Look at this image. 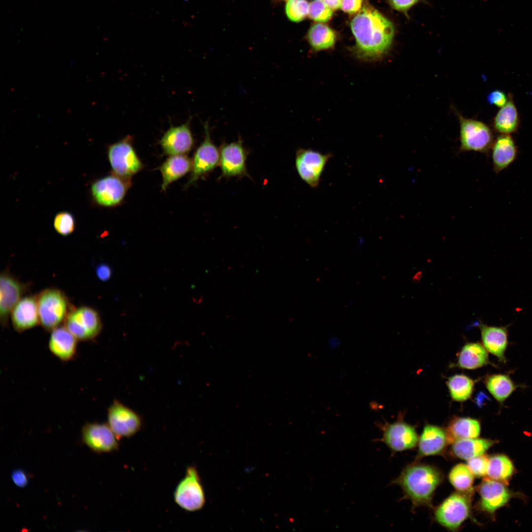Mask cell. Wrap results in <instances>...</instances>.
<instances>
[{
    "label": "cell",
    "mask_w": 532,
    "mask_h": 532,
    "mask_svg": "<svg viewBox=\"0 0 532 532\" xmlns=\"http://www.w3.org/2000/svg\"><path fill=\"white\" fill-rule=\"evenodd\" d=\"M486 386L499 402H503L515 390L516 386L511 378L505 374L489 376L485 381Z\"/></svg>",
    "instance_id": "cell-30"
},
{
    "label": "cell",
    "mask_w": 532,
    "mask_h": 532,
    "mask_svg": "<svg viewBox=\"0 0 532 532\" xmlns=\"http://www.w3.org/2000/svg\"><path fill=\"white\" fill-rule=\"evenodd\" d=\"M78 339L64 326L51 331L48 348L51 353L62 361L74 358L77 353Z\"/></svg>",
    "instance_id": "cell-20"
},
{
    "label": "cell",
    "mask_w": 532,
    "mask_h": 532,
    "mask_svg": "<svg viewBox=\"0 0 532 532\" xmlns=\"http://www.w3.org/2000/svg\"><path fill=\"white\" fill-rule=\"evenodd\" d=\"M309 5L306 0H288L285 7L288 18L296 22L302 20L308 13Z\"/></svg>",
    "instance_id": "cell-35"
},
{
    "label": "cell",
    "mask_w": 532,
    "mask_h": 532,
    "mask_svg": "<svg viewBox=\"0 0 532 532\" xmlns=\"http://www.w3.org/2000/svg\"><path fill=\"white\" fill-rule=\"evenodd\" d=\"M362 0H341V8L345 12L353 14L361 9Z\"/></svg>",
    "instance_id": "cell-39"
},
{
    "label": "cell",
    "mask_w": 532,
    "mask_h": 532,
    "mask_svg": "<svg viewBox=\"0 0 532 532\" xmlns=\"http://www.w3.org/2000/svg\"><path fill=\"white\" fill-rule=\"evenodd\" d=\"M11 477L14 484L19 487H24L28 484V476L22 470H15L12 472Z\"/></svg>",
    "instance_id": "cell-42"
},
{
    "label": "cell",
    "mask_w": 532,
    "mask_h": 532,
    "mask_svg": "<svg viewBox=\"0 0 532 532\" xmlns=\"http://www.w3.org/2000/svg\"><path fill=\"white\" fill-rule=\"evenodd\" d=\"M27 286L11 274L7 270L1 272L0 277V320L3 327L7 326L11 312L23 298Z\"/></svg>",
    "instance_id": "cell-15"
},
{
    "label": "cell",
    "mask_w": 532,
    "mask_h": 532,
    "mask_svg": "<svg viewBox=\"0 0 532 532\" xmlns=\"http://www.w3.org/2000/svg\"><path fill=\"white\" fill-rule=\"evenodd\" d=\"M487 100L490 104L499 107L504 106L508 101L505 94L499 90L490 93L487 96Z\"/></svg>",
    "instance_id": "cell-38"
},
{
    "label": "cell",
    "mask_w": 532,
    "mask_h": 532,
    "mask_svg": "<svg viewBox=\"0 0 532 532\" xmlns=\"http://www.w3.org/2000/svg\"><path fill=\"white\" fill-rule=\"evenodd\" d=\"M10 316L14 329L19 332L40 324L36 295L23 297L13 309Z\"/></svg>",
    "instance_id": "cell-19"
},
{
    "label": "cell",
    "mask_w": 532,
    "mask_h": 532,
    "mask_svg": "<svg viewBox=\"0 0 532 532\" xmlns=\"http://www.w3.org/2000/svg\"><path fill=\"white\" fill-rule=\"evenodd\" d=\"M495 443L487 439L472 438L462 439L452 443L451 450L457 457L466 460L483 454Z\"/></svg>",
    "instance_id": "cell-25"
},
{
    "label": "cell",
    "mask_w": 532,
    "mask_h": 532,
    "mask_svg": "<svg viewBox=\"0 0 532 532\" xmlns=\"http://www.w3.org/2000/svg\"><path fill=\"white\" fill-rule=\"evenodd\" d=\"M351 29L356 41L354 53L364 61L381 59L389 50L394 37L392 22L369 6L358 12L351 22Z\"/></svg>",
    "instance_id": "cell-1"
},
{
    "label": "cell",
    "mask_w": 532,
    "mask_h": 532,
    "mask_svg": "<svg viewBox=\"0 0 532 532\" xmlns=\"http://www.w3.org/2000/svg\"><path fill=\"white\" fill-rule=\"evenodd\" d=\"M377 426L382 432V437L377 440L385 443L393 452L412 449L418 443L419 438L414 427L403 421Z\"/></svg>",
    "instance_id": "cell-13"
},
{
    "label": "cell",
    "mask_w": 532,
    "mask_h": 532,
    "mask_svg": "<svg viewBox=\"0 0 532 532\" xmlns=\"http://www.w3.org/2000/svg\"><path fill=\"white\" fill-rule=\"evenodd\" d=\"M471 493L458 491L446 499L435 510L437 522L452 531L458 529L470 516Z\"/></svg>",
    "instance_id": "cell-5"
},
{
    "label": "cell",
    "mask_w": 532,
    "mask_h": 532,
    "mask_svg": "<svg viewBox=\"0 0 532 532\" xmlns=\"http://www.w3.org/2000/svg\"><path fill=\"white\" fill-rule=\"evenodd\" d=\"M133 138L128 136L108 146L107 155L112 173L122 178L131 179L144 165L133 144Z\"/></svg>",
    "instance_id": "cell-4"
},
{
    "label": "cell",
    "mask_w": 532,
    "mask_h": 532,
    "mask_svg": "<svg viewBox=\"0 0 532 532\" xmlns=\"http://www.w3.org/2000/svg\"><path fill=\"white\" fill-rule=\"evenodd\" d=\"M517 149L508 134L499 135L493 144L492 159L495 170L499 172L508 166L515 159Z\"/></svg>",
    "instance_id": "cell-24"
},
{
    "label": "cell",
    "mask_w": 532,
    "mask_h": 532,
    "mask_svg": "<svg viewBox=\"0 0 532 532\" xmlns=\"http://www.w3.org/2000/svg\"><path fill=\"white\" fill-rule=\"evenodd\" d=\"M488 363V355L484 346L478 343H469L462 349L458 357L459 366L463 368L473 369Z\"/></svg>",
    "instance_id": "cell-27"
},
{
    "label": "cell",
    "mask_w": 532,
    "mask_h": 532,
    "mask_svg": "<svg viewBox=\"0 0 532 532\" xmlns=\"http://www.w3.org/2000/svg\"><path fill=\"white\" fill-rule=\"evenodd\" d=\"M460 126L461 150L484 152L493 144V135L484 123L458 114Z\"/></svg>",
    "instance_id": "cell-9"
},
{
    "label": "cell",
    "mask_w": 532,
    "mask_h": 532,
    "mask_svg": "<svg viewBox=\"0 0 532 532\" xmlns=\"http://www.w3.org/2000/svg\"><path fill=\"white\" fill-rule=\"evenodd\" d=\"M175 503L187 511L200 510L205 502V494L197 468H187L184 477L178 484L174 493Z\"/></svg>",
    "instance_id": "cell-8"
},
{
    "label": "cell",
    "mask_w": 532,
    "mask_h": 532,
    "mask_svg": "<svg viewBox=\"0 0 532 532\" xmlns=\"http://www.w3.org/2000/svg\"><path fill=\"white\" fill-rule=\"evenodd\" d=\"M190 122L171 127L165 133L159 143L165 155H186L192 150L195 142Z\"/></svg>",
    "instance_id": "cell-17"
},
{
    "label": "cell",
    "mask_w": 532,
    "mask_h": 532,
    "mask_svg": "<svg viewBox=\"0 0 532 532\" xmlns=\"http://www.w3.org/2000/svg\"><path fill=\"white\" fill-rule=\"evenodd\" d=\"M442 478L440 472L433 466L414 464L404 468L392 483L399 485L413 504L419 506L430 503Z\"/></svg>",
    "instance_id": "cell-2"
},
{
    "label": "cell",
    "mask_w": 532,
    "mask_h": 532,
    "mask_svg": "<svg viewBox=\"0 0 532 532\" xmlns=\"http://www.w3.org/2000/svg\"><path fill=\"white\" fill-rule=\"evenodd\" d=\"M333 10L327 6L321 0H313L309 5L308 15L312 20L319 22H325L332 17Z\"/></svg>",
    "instance_id": "cell-36"
},
{
    "label": "cell",
    "mask_w": 532,
    "mask_h": 532,
    "mask_svg": "<svg viewBox=\"0 0 532 532\" xmlns=\"http://www.w3.org/2000/svg\"><path fill=\"white\" fill-rule=\"evenodd\" d=\"M131 185V179L111 173L92 183L91 196L94 201L99 206L115 207L123 201Z\"/></svg>",
    "instance_id": "cell-7"
},
{
    "label": "cell",
    "mask_w": 532,
    "mask_h": 532,
    "mask_svg": "<svg viewBox=\"0 0 532 532\" xmlns=\"http://www.w3.org/2000/svg\"><path fill=\"white\" fill-rule=\"evenodd\" d=\"M483 345L487 351L505 362L504 353L508 344V333L504 327L479 326Z\"/></svg>",
    "instance_id": "cell-23"
},
{
    "label": "cell",
    "mask_w": 532,
    "mask_h": 532,
    "mask_svg": "<svg viewBox=\"0 0 532 532\" xmlns=\"http://www.w3.org/2000/svg\"><path fill=\"white\" fill-rule=\"evenodd\" d=\"M449 443L446 431L438 426L426 425L419 438L418 457L439 454Z\"/></svg>",
    "instance_id": "cell-21"
},
{
    "label": "cell",
    "mask_w": 532,
    "mask_h": 532,
    "mask_svg": "<svg viewBox=\"0 0 532 532\" xmlns=\"http://www.w3.org/2000/svg\"><path fill=\"white\" fill-rule=\"evenodd\" d=\"M481 509L489 513L505 505L510 497L506 487L498 480L485 479L478 488Z\"/></svg>",
    "instance_id": "cell-18"
},
{
    "label": "cell",
    "mask_w": 532,
    "mask_h": 532,
    "mask_svg": "<svg viewBox=\"0 0 532 532\" xmlns=\"http://www.w3.org/2000/svg\"><path fill=\"white\" fill-rule=\"evenodd\" d=\"M449 443L456 440L477 437L480 432V425L476 419L459 417L449 424L446 431Z\"/></svg>",
    "instance_id": "cell-26"
},
{
    "label": "cell",
    "mask_w": 532,
    "mask_h": 532,
    "mask_svg": "<svg viewBox=\"0 0 532 532\" xmlns=\"http://www.w3.org/2000/svg\"><path fill=\"white\" fill-rule=\"evenodd\" d=\"M447 386L452 399L457 401H463L471 396L474 382L466 375L457 374L449 378Z\"/></svg>",
    "instance_id": "cell-32"
},
{
    "label": "cell",
    "mask_w": 532,
    "mask_h": 532,
    "mask_svg": "<svg viewBox=\"0 0 532 532\" xmlns=\"http://www.w3.org/2000/svg\"><path fill=\"white\" fill-rule=\"evenodd\" d=\"M81 435L83 443L96 453L112 452L119 448L118 439L107 423H86Z\"/></svg>",
    "instance_id": "cell-14"
},
{
    "label": "cell",
    "mask_w": 532,
    "mask_h": 532,
    "mask_svg": "<svg viewBox=\"0 0 532 532\" xmlns=\"http://www.w3.org/2000/svg\"><path fill=\"white\" fill-rule=\"evenodd\" d=\"M513 470L512 462L504 455H497L488 458L487 475L491 479L506 480L512 475Z\"/></svg>",
    "instance_id": "cell-31"
},
{
    "label": "cell",
    "mask_w": 532,
    "mask_h": 532,
    "mask_svg": "<svg viewBox=\"0 0 532 532\" xmlns=\"http://www.w3.org/2000/svg\"><path fill=\"white\" fill-rule=\"evenodd\" d=\"M203 127L204 138L194 153L187 187L212 171L219 163L220 152L211 140L208 122L204 123Z\"/></svg>",
    "instance_id": "cell-10"
},
{
    "label": "cell",
    "mask_w": 532,
    "mask_h": 532,
    "mask_svg": "<svg viewBox=\"0 0 532 532\" xmlns=\"http://www.w3.org/2000/svg\"><path fill=\"white\" fill-rule=\"evenodd\" d=\"M192 165V160L186 155L170 156L160 167L162 176L161 190L166 191L171 183L191 171Z\"/></svg>",
    "instance_id": "cell-22"
},
{
    "label": "cell",
    "mask_w": 532,
    "mask_h": 532,
    "mask_svg": "<svg viewBox=\"0 0 532 532\" xmlns=\"http://www.w3.org/2000/svg\"><path fill=\"white\" fill-rule=\"evenodd\" d=\"M327 6L332 10H336L341 8V0H321Z\"/></svg>",
    "instance_id": "cell-43"
},
{
    "label": "cell",
    "mask_w": 532,
    "mask_h": 532,
    "mask_svg": "<svg viewBox=\"0 0 532 532\" xmlns=\"http://www.w3.org/2000/svg\"><path fill=\"white\" fill-rule=\"evenodd\" d=\"M219 165L222 177L240 176L247 175V153L240 137L236 141L223 143L220 150Z\"/></svg>",
    "instance_id": "cell-16"
},
{
    "label": "cell",
    "mask_w": 532,
    "mask_h": 532,
    "mask_svg": "<svg viewBox=\"0 0 532 532\" xmlns=\"http://www.w3.org/2000/svg\"><path fill=\"white\" fill-rule=\"evenodd\" d=\"M466 465L474 476H484L487 473L488 458L483 455L475 457L467 460Z\"/></svg>",
    "instance_id": "cell-37"
},
{
    "label": "cell",
    "mask_w": 532,
    "mask_h": 532,
    "mask_svg": "<svg viewBox=\"0 0 532 532\" xmlns=\"http://www.w3.org/2000/svg\"><path fill=\"white\" fill-rule=\"evenodd\" d=\"M107 417V424L118 440L134 435L142 425L140 415L117 399L108 407Z\"/></svg>",
    "instance_id": "cell-11"
},
{
    "label": "cell",
    "mask_w": 532,
    "mask_h": 532,
    "mask_svg": "<svg viewBox=\"0 0 532 532\" xmlns=\"http://www.w3.org/2000/svg\"><path fill=\"white\" fill-rule=\"evenodd\" d=\"M519 125V117L513 101L510 100L501 107L494 120L495 130L501 134H510L516 131Z\"/></svg>",
    "instance_id": "cell-28"
},
{
    "label": "cell",
    "mask_w": 532,
    "mask_h": 532,
    "mask_svg": "<svg viewBox=\"0 0 532 532\" xmlns=\"http://www.w3.org/2000/svg\"><path fill=\"white\" fill-rule=\"evenodd\" d=\"M307 39L312 49L319 51L332 48L335 42L336 36L329 26L319 23L313 25L310 28Z\"/></svg>",
    "instance_id": "cell-29"
},
{
    "label": "cell",
    "mask_w": 532,
    "mask_h": 532,
    "mask_svg": "<svg viewBox=\"0 0 532 532\" xmlns=\"http://www.w3.org/2000/svg\"><path fill=\"white\" fill-rule=\"evenodd\" d=\"M36 296L39 323L47 331L64 322L73 308L66 294L58 289H45Z\"/></svg>",
    "instance_id": "cell-3"
},
{
    "label": "cell",
    "mask_w": 532,
    "mask_h": 532,
    "mask_svg": "<svg viewBox=\"0 0 532 532\" xmlns=\"http://www.w3.org/2000/svg\"></svg>",
    "instance_id": "cell-44"
},
{
    "label": "cell",
    "mask_w": 532,
    "mask_h": 532,
    "mask_svg": "<svg viewBox=\"0 0 532 532\" xmlns=\"http://www.w3.org/2000/svg\"><path fill=\"white\" fill-rule=\"evenodd\" d=\"M449 479L458 491L466 492L472 489L474 475L467 465L460 464L454 466L451 470Z\"/></svg>",
    "instance_id": "cell-33"
},
{
    "label": "cell",
    "mask_w": 532,
    "mask_h": 532,
    "mask_svg": "<svg viewBox=\"0 0 532 532\" xmlns=\"http://www.w3.org/2000/svg\"><path fill=\"white\" fill-rule=\"evenodd\" d=\"M64 324L65 327L80 341H88L95 338L102 328L99 313L94 308L87 306L73 307Z\"/></svg>",
    "instance_id": "cell-6"
},
{
    "label": "cell",
    "mask_w": 532,
    "mask_h": 532,
    "mask_svg": "<svg viewBox=\"0 0 532 532\" xmlns=\"http://www.w3.org/2000/svg\"><path fill=\"white\" fill-rule=\"evenodd\" d=\"M53 226L57 233L67 236L73 232L75 228V220L73 215L68 211H61L55 215Z\"/></svg>",
    "instance_id": "cell-34"
},
{
    "label": "cell",
    "mask_w": 532,
    "mask_h": 532,
    "mask_svg": "<svg viewBox=\"0 0 532 532\" xmlns=\"http://www.w3.org/2000/svg\"><path fill=\"white\" fill-rule=\"evenodd\" d=\"M392 6L400 11H407L419 0H390Z\"/></svg>",
    "instance_id": "cell-40"
},
{
    "label": "cell",
    "mask_w": 532,
    "mask_h": 532,
    "mask_svg": "<svg viewBox=\"0 0 532 532\" xmlns=\"http://www.w3.org/2000/svg\"><path fill=\"white\" fill-rule=\"evenodd\" d=\"M331 154H323L310 149L300 148L296 154L295 165L300 178L312 188L318 186Z\"/></svg>",
    "instance_id": "cell-12"
},
{
    "label": "cell",
    "mask_w": 532,
    "mask_h": 532,
    "mask_svg": "<svg viewBox=\"0 0 532 532\" xmlns=\"http://www.w3.org/2000/svg\"><path fill=\"white\" fill-rule=\"evenodd\" d=\"M95 271L98 278L102 281H106L111 277V269L109 266L106 264L102 263L98 265Z\"/></svg>",
    "instance_id": "cell-41"
}]
</instances>
